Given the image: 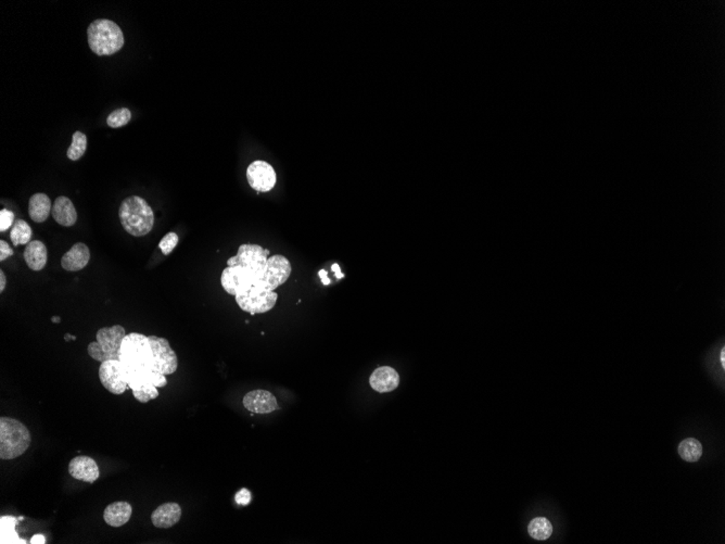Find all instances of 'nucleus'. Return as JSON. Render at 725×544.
Segmentation results:
<instances>
[{"label":"nucleus","instance_id":"obj_4","mask_svg":"<svg viewBox=\"0 0 725 544\" xmlns=\"http://www.w3.org/2000/svg\"><path fill=\"white\" fill-rule=\"evenodd\" d=\"M88 45L98 55H111L118 53L124 45L123 32L116 22L98 19L87 28Z\"/></svg>","mask_w":725,"mask_h":544},{"label":"nucleus","instance_id":"obj_9","mask_svg":"<svg viewBox=\"0 0 725 544\" xmlns=\"http://www.w3.org/2000/svg\"><path fill=\"white\" fill-rule=\"evenodd\" d=\"M292 271V264L284 256L276 254L269 256L263 277L254 286L261 287L265 290L275 291L288 281Z\"/></svg>","mask_w":725,"mask_h":544},{"label":"nucleus","instance_id":"obj_12","mask_svg":"<svg viewBox=\"0 0 725 544\" xmlns=\"http://www.w3.org/2000/svg\"><path fill=\"white\" fill-rule=\"evenodd\" d=\"M99 379L102 386L114 394H122L129 389L123 377L122 365L118 360L102 362L99 367Z\"/></svg>","mask_w":725,"mask_h":544},{"label":"nucleus","instance_id":"obj_27","mask_svg":"<svg viewBox=\"0 0 725 544\" xmlns=\"http://www.w3.org/2000/svg\"><path fill=\"white\" fill-rule=\"evenodd\" d=\"M133 396L141 403H147L150 400L156 399L159 396V392L156 386L146 385V386L141 387V389L133 390Z\"/></svg>","mask_w":725,"mask_h":544},{"label":"nucleus","instance_id":"obj_6","mask_svg":"<svg viewBox=\"0 0 725 544\" xmlns=\"http://www.w3.org/2000/svg\"><path fill=\"white\" fill-rule=\"evenodd\" d=\"M267 256H269V250L264 249L263 247L259 245H252V243H244L239 247L236 256L229 258L227 264L229 266L238 265L250 270L258 276L260 281L267 269V258H269Z\"/></svg>","mask_w":725,"mask_h":544},{"label":"nucleus","instance_id":"obj_15","mask_svg":"<svg viewBox=\"0 0 725 544\" xmlns=\"http://www.w3.org/2000/svg\"><path fill=\"white\" fill-rule=\"evenodd\" d=\"M91 260V251L85 243H78L61 258V266L68 272H78L85 269Z\"/></svg>","mask_w":725,"mask_h":544},{"label":"nucleus","instance_id":"obj_30","mask_svg":"<svg viewBox=\"0 0 725 544\" xmlns=\"http://www.w3.org/2000/svg\"><path fill=\"white\" fill-rule=\"evenodd\" d=\"M15 224V213L7 209L0 211V231H7Z\"/></svg>","mask_w":725,"mask_h":544},{"label":"nucleus","instance_id":"obj_24","mask_svg":"<svg viewBox=\"0 0 725 544\" xmlns=\"http://www.w3.org/2000/svg\"><path fill=\"white\" fill-rule=\"evenodd\" d=\"M32 235H33V231L30 226L26 221L18 220L15 221L11 229L10 239L13 246L18 247L20 245H28L30 243Z\"/></svg>","mask_w":725,"mask_h":544},{"label":"nucleus","instance_id":"obj_34","mask_svg":"<svg viewBox=\"0 0 725 544\" xmlns=\"http://www.w3.org/2000/svg\"><path fill=\"white\" fill-rule=\"evenodd\" d=\"M45 538H44L43 536H42V534H36V536H34V537L32 538V540H30V543L44 544L45 543Z\"/></svg>","mask_w":725,"mask_h":544},{"label":"nucleus","instance_id":"obj_28","mask_svg":"<svg viewBox=\"0 0 725 544\" xmlns=\"http://www.w3.org/2000/svg\"><path fill=\"white\" fill-rule=\"evenodd\" d=\"M5 519L7 520V524L1 520V527L7 529L8 534L7 539L3 543H26V541L23 542V540L19 539L18 534L15 532V526L18 520L13 517H5Z\"/></svg>","mask_w":725,"mask_h":544},{"label":"nucleus","instance_id":"obj_3","mask_svg":"<svg viewBox=\"0 0 725 544\" xmlns=\"http://www.w3.org/2000/svg\"><path fill=\"white\" fill-rule=\"evenodd\" d=\"M32 436L26 425L11 417L0 419V459H15L26 453Z\"/></svg>","mask_w":725,"mask_h":544},{"label":"nucleus","instance_id":"obj_18","mask_svg":"<svg viewBox=\"0 0 725 544\" xmlns=\"http://www.w3.org/2000/svg\"><path fill=\"white\" fill-rule=\"evenodd\" d=\"M53 220L60 225L70 227L78 221V212L73 202L68 197L60 196L55 199L51 210Z\"/></svg>","mask_w":725,"mask_h":544},{"label":"nucleus","instance_id":"obj_32","mask_svg":"<svg viewBox=\"0 0 725 544\" xmlns=\"http://www.w3.org/2000/svg\"><path fill=\"white\" fill-rule=\"evenodd\" d=\"M13 256V250L9 246V243L5 240H0V261L3 262L8 258Z\"/></svg>","mask_w":725,"mask_h":544},{"label":"nucleus","instance_id":"obj_36","mask_svg":"<svg viewBox=\"0 0 725 544\" xmlns=\"http://www.w3.org/2000/svg\"><path fill=\"white\" fill-rule=\"evenodd\" d=\"M332 271L336 273L337 279H342L344 276L343 274L341 273V271H340V266L338 265V264H334V265H332Z\"/></svg>","mask_w":725,"mask_h":544},{"label":"nucleus","instance_id":"obj_33","mask_svg":"<svg viewBox=\"0 0 725 544\" xmlns=\"http://www.w3.org/2000/svg\"><path fill=\"white\" fill-rule=\"evenodd\" d=\"M7 286V277L3 271H0V292H3Z\"/></svg>","mask_w":725,"mask_h":544},{"label":"nucleus","instance_id":"obj_7","mask_svg":"<svg viewBox=\"0 0 725 544\" xmlns=\"http://www.w3.org/2000/svg\"><path fill=\"white\" fill-rule=\"evenodd\" d=\"M258 281L259 279L253 272L238 265L227 266L221 277L224 290L235 297L246 295Z\"/></svg>","mask_w":725,"mask_h":544},{"label":"nucleus","instance_id":"obj_26","mask_svg":"<svg viewBox=\"0 0 725 544\" xmlns=\"http://www.w3.org/2000/svg\"><path fill=\"white\" fill-rule=\"evenodd\" d=\"M131 119L132 112L127 108L116 109L110 113V116L107 119V124L112 128H122L126 125Z\"/></svg>","mask_w":725,"mask_h":544},{"label":"nucleus","instance_id":"obj_10","mask_svg":"<svg viewBox=\"0 0 725 544\" xmlns=\"http://www.w3.org/2000/svg\"><path fill=\"white\" fill-rule=\"evenodd\" d=\"M153 353V369L163 375H172L177 371L179 359L170 346L168 339L148 336Z\"/></svg>","mask_w":725,"mask_h":544},{"label":"nucleus","instance_id":"obj_25","mask_svg":"<svg viewBox=\"0 0 725 544\" xmlns=\"http://www.w3.org/2000/svg\"><path fill=\"white\" fill-rule=\"evenodd\" d=\"M87 149V137L82 132H75L72 137V143L66 151V156L71 161L80 160L85 155Z\"/></svg>","mask_w":725,"mask_h":544},{"label":"nucleus","instance_id":"obj_19","mask_svg":"<svg viewBox=\"0 0 725 544\" xmlns=\"http://www.w3.org/2000/svg\"><path fill=\"white\" fill-rule=\"evenodd\" d=\"M23 258L30 270L34 272L42 271L45 269L48 261L47 247L40 240L30 241L26 245Z\"/></svg>","mask_w":725,"mask_h":544},{"label":"nucleus","instance_id":"obj_37","mask_svg":"<svg viewBox=\"0 0 725 544\" xmlns=\"http://www.w3.org/2000/svg\"><path fill=\"white\" fill-rule=\"evenodd\" d=\"M64 340H66V341L76 340V337L75 336H72V335H71V334H66V336H64Z\"/></svg>","mask_w":725,"mask_h":544},{"label":"nucleus","instance_id":"obj_16","mask_svg":"<svg viewBox=\"0 0 725 544\" xmlns=\"http://www.w3.org/2000/svg\"><path fill=\"white\" fill-rule=\"evenodd\" d=\"M369 384L374 390L380 394L391 392L399 387L400 376L395 369L389 367L377 369L369 378Z\"/></svg>","mask_w":725,"mask_h":544},{"label":"nucleus","instance_id":"obj_17","mask_svg":"<svg viewBox=\"0 0 725 544\" xmlns=\"http://www.w3.org/2000/svg\"><path fill=\"white\" fill-rule=\"evenodd\" d=\"M181 509L177 503H164L154 509L151 515V522L156 528L168 529L175 526L181 520Z\"/></svg>","mask_w":725,"mask_h":544},{"label":"nucleus","instance_id":"obj_35","mask_svg":"<svg viewBox=\"0 0 725 544\" xmlns=\"http://www.w3.org/2000/svg\"><path fill=\"white\" fill-rule=\"evenodd\" d=\"M319 276H321V281H323L324 285H329V283H330V279L327 277V273L325 270H321V271L319 272Z\"/></svg>","mask_w":725,"mask_h":544},{"label":"nucleus","instance_id":"obj_21","mask_svg":"<svg viewBox=\"0 0 725 544\" xmlns=\"http://www.w3.org/2000/svg\"><path fill=\"white\" fill-rule=\"evenodd\" d=\"M53 210L51 198L43 193H37L30 197L28 202V214L35 223H44L51 216Z\"/></svg>","mask_w":725,"mask_h":544},{"label":"nucleus","instance_id":"obj_14","mask_svg":"<svg viewBox=\"0 0 725 544\" xmlns=\"http://www.w3.org/2000/svg\"><path fill=\"white\" fill-rule=\"evenodd\" d=\"M69 474L80 482H93L100 476L98 465L95 459L89 457H76L70 462L68 467Z\"/></svg>","mask_w":725,"mask_h":544},{"label":"nucleus","instance_id":"obj_29","mask_svg":"<svg viewBox=\"0 0 725 544\" xmlns=\"http://www.w3.org/2000/svg\"><path fill=\"white\" fill-rule=\"evenodd\" d=\"M179 240V238L177 236V234L171 231V233L166 234L165 236L161 239L160 243H159V248L161 249L164 256H168V254H172V251L177 246Z\"/></svg>","mask_w":725,"mask_h":544},{"label":"nucleus","instance_id":"obj_1","mask_svg":"<svg viewBox=\"0 0 725 544\" xmlns=\"http://www.w3.org/2000/svg\"><path fill=\"white\" fill-rule=\"evenodd\" d=\"M123 377L132 390L146 385L163 388L168 385L165 375L153 369V353L149 338L138 333L124 337L120 350Z\"/></svg>","mask_w":725,"mask_h":544},{"label":"nucleus","instance_id":"obj_8","mask_svg":"<svg viewBox=\"0 0 725 544\" xmlns=\"http://www.w3.org/2000/svg\"><path fill=\"white\" fill-rule=\"evenodd\" d=\"M235 298L242 311L256 315L271 311L276 304L278 295L276 291L265 290L261 287L253 286L246 295Z\"/></svg>","mask_w":725,"mask_h":544},{"label":"nucleus","instance_id":"obj_20","mask_svg":"<svg viewBox=\"0 0 725 544\" xmlns=\"http://www.w3.org/2000/svg\"><path fill=\"white\" fill-rule=\"evenodd\" d=\"M133 509L132 505L125 501L114 502L106 507L103 511V519L107 525L111 527L124 526L131 519Z\"/></svg>","mask_w":725,"mask_h":544},{"label":"nucleus","instance_id":"obj_2","mask_svg":"<svg viewBox=\"0 0 725 544\" xmlns=\"http://www.w3.org/2000/svg\"><path fill=\"white\" fill-rule=\"evenodd\" d=\"M118 218L123 229L132 236H146L154 225V212L148 202L139 196L127 197L122 201Z\"/></svg>","mask_w":725,"mask_h":544},{"label":"nucleus","instance_id":"obj_22","mask_svg":"<svg viewBox=\"0 0 725 544\" xmlns=\"http://www.w3.org/2000/svg\"><path fill=\"white\" fill-rule=\"evenodd\" d=\"M679 454L684 461L695 463L703 455V446L695 438H688L679 446Z\"/></svg>","mask_w":725,"mask_h":544},{"label":"nucleus","instance_id":"obj_5","mask_svg":"<svg viewBox=\"0 0 725 544\" xmlns=\"http://www.w3.org/2000/svg\"><path fill=\"white\" fill-rule=\"evenodd\" d=\"M126 335L125 328L120 325L102 327L97 331L96 341L88 346V354L100 363L110 360L120 361V344Z\"/></svg>","mask_w":725,"mask_h":544},{"label":"nucleus","instance_id":"obj_13","mask_svg":"<svg viewBox=\"0 0 725 544\" xmlns=\"http://www.w3.org/2000/svg\"><path fill=\"white\" fill-rule=\"evenodd\" d=\"M244 407L256 414H269L278 409L276 396L267 390H253L248 392L242 400Z\"/></svg>","mask_w":725,"mask_h":544},{"label":"nucleus","instance_id":"obj_38","mask_svg":"<svg viewBox=\"0 0 725 544\" xmlns=\"http://www.w3.org/2000/svg\"><path fill=\"white\" fill-rule=\"evenodd\" d=\"M51 322H53V323H60L61 319L59 316H53V319H51Z\"/></svg>","mask_w":725,"mask_h":544},{"label":"nucleus","instance_id":"obj_23","mask_svg":"<svg viewBox=\"0 0 725 544\" xmlns=\"http://www.w3.org/2000/svg\"><path fill=\"white\" fill-rule=\"evenodd\" d=\"M528 532L533 539L544 541L552 536L553 525L545 517H537L530 523Z\"/></svg>","mask_w":725,"mask_h":544},{"label":"nucleus","instance_id":"obj_11","mask_svg":"<svg viewBox=\"0 0 725 544\" xmlns=\"http://www.w3.org/2000/svg\"><path fill=\"white\" fill-rule=\"evenodd\" d=\"M247 179L254 191L267 193L276 185V172L267 161L256 160L247 168Z\"/></svg>","mask_w":725,"mask_h":544},{"label":"nucleus","instance_id":"obj_31","mask_svg":"<svg viewBox=\"0 0 725 544\" xmlns=\"http://www.w3.org/2000/svg\"><path fill=\"white\" fill-rule=\"evenodd\" d=\"M235 501H236V503L238 505L247 507V505L250 504V502H251V492L249 491L248 489H244H244L239 490V491L237 492L236 495H235Z\"/></svg>","mask_w":725,"mask_h":544}]
</instances>
